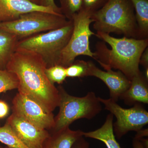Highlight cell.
Returning a JSON list of instances; mask_svg holds the SVG:
<instances>
[{
  "mask_svg": "<svg viewBox=\"0 0 148 148\" xmlns=\"http://www.w3.org/2000/svg\"><path fill=\"white\" fill-rule=\"evenodd\" d=\"M29 1H32V2L34 3L35 4L40 5L41 3L42 0H29Z\"/></svg>",
  "mask_w": 148,
  "mask_h": 148,
  "instance_id": "cell-30",
  "label": "cell"
},
{
  "mask_svg": "<svg viewBox=\"0 0 148 148\" xmlns=\"http://www.w3.org/2000/svg\"><path fill=\"white\" fill-rule=\"evenodd\" d=\"M40 5L45 7L51 8L53 9V10L57 13L62 14L60 8L58 7L56 5L54 0H42L41 3Z\"/></svg>",
  "mask_w": 148,
  "mask_h": 148,
  "instance_id": "cell-24",
  "label": "cell"
},
{
  "mask_svg": "<svg viewBox=\"0 0 148 148\" xmlns=\"http://www.w3.org/2000/svg\"><path fill=\"white\" fill-rule=\"evenodd\" d=\"M15 35L0 31V69L6 70V66L15 51L18 41Z\"/></svg>",
  "mask_w": 148,
  "mask_h": 148,
  "instance_id": "cell-16",
  "label": "cell"
},
{
  "mask_svg": "<svg viewBox=\"0 0 148 148\" xmlns=\"http://www.w3.org/2000/svg\"><path fill=\"white\" fill-rule=\"evenodd\" d=\"M73 29V21L70 20L68 24L59 29L20 40L16 49L36 53L42 58L47 68L59 65L61 53L69 42Z\"/></svg>",
  "mask_w": 148,
  "mask_h": 148,
  "instance_id": "cell-4",
  "label": "cell"
},
{
  "mask_svg": "<svg viewBox=\"0 0 148 148\" xmlns=\"http://www.w3.org/2000/svg\"><path fill=\"white\" fill-rule=\"evenodd\" d=\"M0 142L10 148H29L19 140L6 123L0 127Z\"/></svg>",
  "mask_w": 148,
  "mask_h": 148,
  "instance_id": "cell-18",
  "label": "cell"
},
{
  "mask_svg": "<svg viewBox=\"0 0 148 148\" xmlns=\"http://www.w3.org/2000/svg\"><path fill=\"white\" fill-rule=\"evenodd\" d=\"M140 64L146 69H148V49L146 48L141 56L140 60Z\"/></svg>",
  "mask_w": 148,
  "mask_h": 148,
  "instance_id": "cell-27",
  "label": "cell"
},
{
  "mask_svg": "<svg viewBox=\"0 0 148 148\" xmlns=\"http://www.w3.org/2000/svg\"><path fill=\"white\" fill-rule=\"evenodd\" d=\"M35 11L62 14L51 8L39 5L29 0H0V23L15 21L22 14Z\"/></svg>",
  "mask_w": 148,
  "mask_h": 148,
  "instance_id": "cell-12",
  "label": "cell"
},
{
  "mask_svg": "<svg viewBox=\"0 0 148 148\" xmlns=\"http://www.w3.org/2000/svg\"><path fill=\"white\" fill-rule=\"evenodd\" d=\"M87 76L96 77L105 83L110 90V98L116 102L130 84V81L120 71H103L90 61L88 62Z\"/></svg>",
  "mask_w": 148,
  "mask_h": 148,
  "instance_id": "cell-11",
  "label": "cell"
},
{
  "mask_svg": "<svg viewBox=\"0 0 148 148\" xmlns=\"http://www.w3.org/2000/svg\"><path fill=\"white\" fill-rule=\"evenodd\" d=\"M98 98L105 106V109L116 118V121L113 123V130L118 139H120L129 131L138 132L148 124V112L140 103H135L132 108L125 109L110 98Z\"/></svg>",
  "mask_w": 148,
  "mask_h": 148,
  "instance_id": "cell-8",
  "label": "cell"
},
{
  "mask_svg": "<svg viewBox=\"0 0 148 148\" xmlns=\"http://www.w3.org/2000/svg\"><path fill=\"white\" fill-rule=\"evenodd\" d=\"M61 13L68 20H71L75 14L81 10L82 0H60Z\"/></svg>",
  "mask_w": 148,
  "mask_h": 148,
  "instance_id": "cell-20",
  "label": "cell"
},
{
  "mask_svg": "<svg viewBox=\"0 0 148 148\" xmlns=\"http://www.w3.org/2000/svg\"><path fill=\"white\" fill-rule=\"evenodd\" d=\"M58 89L60 97L59 110L54 117L52 132L69 127L77 120L92 119L102 110L101 103L94 92H89L84 97H78L69 94L62 86H58Z\"/></svg>",
  "mask_w": 148,
  "mask_h": 148,
  "instance_id": "cell-5",
  "label": "cell"
},
{
  "mask_svg": "<svg viewBox=\"0 0 148 148\" xmlns=\"http://www.w3.org/2000/svg\"><path fill=\"white\" fill-rule=\"evenodd\" d=\"M96 36L110 46L109 49L101 45L94 58L106 70L114 69L131 79L140 73V58L147 47V39H137L127 37L116 38L109 34L97 32Z\"/></svg>",
  "mask_w": 148,
  "mask_h": 148,
  "instance_id": "cell-2",
  "label": "cell"
},
{
  "mask_svg": "<svg viewBox=\"0 0 148 148\" xmlns=\"http://www.w3.org/2000/svg\"><path fill=\"white\" fill-rule=\"evenodd\" d=\"M93 28L97 32L113 33L128 37L139 36L134 8L130 0H108L92 14Z\"/></svg>",
  "mask_w": 148,
  "mask_h": 148,
  "instance_id": "cell-3",
  "label": "cell"
},
{
  "mask_svg": "<svg viewBox=\"0 0 148 148\" xmlns=\"http://www.w3.org/2000/svg\"><path fill=\"white\" fill-rule=\"evenodd\" d=\"M88 62L82 60L74 61L71 66L66 68L67 77H83L87 76Z\"/></svg>",
  "mask_w": 148,
  "mask_h": 148,
  "instance_id": "cell-21",
  "label": "cell"
},
{
  "mask_svg": "<svg viewBox=\"0 0 148 148\" xmlns=\"http://www.w3.org/2000/svg\"><path fill=\"white\" fill-rule=\"evenodd\" d=\"M113 119L114 116L112 114H109L101 127L94 131L84 132V137L101 141L107 148H121L114 134Z\"/></svg>",
  "mask_w": 148,
  "mask_h": 148,
  "instance_id": "cell-15",
  "label": "cell"
},
{
  "mask_svg": "<svg viewBox=\"0 0 148 148\" xmlns=\"http://www.w3.org/2000/svg\"><path fill=\"white\" fill-rule=\"evenodd\" d=\"M69 20L63 14L35 11L21 15L17 20L0 23V31L15 35L18 40L43 32L59 29Z\"/></svg>",
  "mask_w": 148,
  "mask_h": 148,
  "instance_id": "cell-6",
  "label": "cell"
},
{
  "mask_svg": "<svg viewBox=\"0 0 148 148\" xmlns=\"http://www.w3.org/2000/svg\"><path fill=\"white\" fill-rule=\"evenodd\" d=\"M108 0H82V9L93 13L102 8Z\"/></svg>",
  "mask_w": 148,
  "mask_h": 148,
  "instance_id": "cell-23",
  "label": "cell"
},
{
  "mask_svg": "<svg viewBox=\"0 0 148 148\" xmlns=\"http://www.w3.org/2000/svg\"><path fill=\"white\" fill-rule=\"evenodd\" d=\"M133 148H145L143 143L140 140L134 138L132 141Z\"/></svg>",
  "mask_w": 148,
  "mask_h": 148,
  "instance_id": "cell-29",
  "label": "cell"
},
{
  "mask_svg": "<svg viewBox=\"0 0 148 148\" xmlns=\"http://www.w3.org/2000/svg\"><path fill=\"white\" fill-rule=\"evenodd\" d=\"M12 113L42 129L52 130L54 125V115L39 103L18 92L12 100Z\"/></svg>",
  "mask_w": 148,
  "mask_h": 148,
  "instance_id": "cell-9",
  "label": "cell"
},
{
  "mask_svg": "<svg viewBox=\"0 0 148 148\" xmlns=\"http://www.w3.org/2000/svg\"><path fill=\"white\" fill-rule=\"evenodd\" d=\"M6 123L29 148H42L44 143L50 134L47 130L40 128L13 113Z\"/></svg>",
  "mask_w": 148,
  "mask_h": 148,
  "instance_id": "cell-10",
  "label": "cell"
},
{
  "mask_svg": "<svg viewBox=\"0 0 148 148\" xmlns=\"http://www.w3.org/2000/svg\"><path fill=\"white\" fill-rule=\"evenodd\" d=\"M0 148H10L8 147H0Z\"/></svg>",
  "mask_w": 148,
  "mask_h": 148,
  "instance_id": "cell-31",
  "label": "cell"
},
{
  "mask_svg": "<svg viewBox=\"0 0 148 148\" xmlns=\"http://www.w3.org/2000/svg\"><path fill=\"white\" fill-rule=\"evenodd\" d=\"M136 12L139 36H147L148 32V0H130Z\"/></svg>",
  "mask_w": 148,
  "mask_h": 148,
  "instance_id": "cell-17",
  "label": "cell"
},
{
  "mask_svg": "<svg viewBox=\"0 0 148 148\" xmlns=\"http://www.w3.org/2000/svg\"><path fill=\"white\" fill-rule=\"evenodd\" d=\"M89 144L82 136L74 143L71 148H89Z\"/></svg>",
  "mask_w": 148,
  "mask_h": 148,
  "instance_id": "cell-25",
  "label": "cell"
},
{
  "mask_svg": "<svg viewBox=\"0 0 148 148\" xmlns=\"http://www.w3.org/2000/svg\"><path fill=\"white\" fill-rule=\"evenodd\" d=\"M9 108L5 101H0V119L5 117L8 114Z\"/></svg>",
  "mask_w": 148,
  "mask_h": 148,
  "instance_id": "cell-26",
  "label": "cell"
},
{
  "mask_svg": "<svg viewBox=\"0 0 148 148\" xmlns=\"http://www.w3.org/2000/svg\"><path fill=\"white\" fill-rule=\"evenodd\" d=\"M47 66L36 53L15 49L6 69L18 79V92L37 102L46 110L53 112L60 103L58 88L51 83L45 73Z\"/></svg>",
  "mask_w": 148,
  "mask_h": 148,
  "instance_id": "cell-1",
  "label": "cell"
},
{
  "mask_svg": "<svg viewBox=\"0 0 148 148\" xmlns=\"http://www.w3.org/2000/svg\"><path fill=\"white\" fill-rule=\"evenodd\" d=\"M120 99L129 105L137 103L148 104V79L141 72L131 79L129 88Z\"/></svg>",
  "mask_w": 148,
  "mask_h": 148,
  "instance_id": "cell-13",
  "label": "cell"
},
{
  "mask_svg": "<svg viewBox=\"0 0 148 148\" xmlns=\"http://www.w3.org/2000/svg\"><path fill=\"white\" fill-rule=\"evenodd\" d=\"M45 73L48 79L53 84H62L67 77L66 68L59 65L47 68Z\"/></svg>",
  "mask_w": 148,
  "mask_h": 148,
  "instance_id": "cell-22",
  "label": "cell"
},
{
  "mask_svg": "<svg viewBox=\"0 0 148 148\" xmlns=\"http://www.w3.org/2000/svg\"><path fill=\"white\" fill-rule=\"evenodd\" d=\"M83 131L73 130L69 127L50 133L42 148H71L79 138L83 136Z\"/></svg>",
  "mask_w": 148,
  "mask_h": 148,
  "instance_id": "cell-14",
  "label": "cell"
},
{
  "mask_svg": "<svg viewBox=\"0 0 148 148\" xmlns=\"http://www.w3.org/2000/svg\"><path fill=\"white\" fill-rule=\"evenodd\" d=\"M92 12L82 9L73 16V33L68 44L61 53L59 65L67 68L73 63L75 59L81 55L94 58L95 53L90 50L89 39L95 34L90 28L94 22Z\"/></svg>",
  "mask_w": 148,
  "mask_h": 148,
  "instance_id": "cell-7",
  "label": "cell"
},
{
  "mask_svg": "<svg viewBox=\"0 0 148 148\" xmlns=\"http://www.w3.org/2000/svg\"><path fill=\"white\" fill-rule=\"evenodd\" d=\"M18 79L14 74L7 70L0 69V93L17 89Z\"/></svg>",
  "mask_w": 148,
  "mask_h": 148,
  "instance_id": "cell-19",
  "label": "cell"
},
{
  "mask_svg": "<svg viewBox=\"0 0 148 148\" xmlns=\"http://www.w3.org/2000/svg\"><path fill=\"white\" fill-rule=\"evenodd\" d=\"M148 135V129L140 130L137 132V134L135 135V139L140 140L145 137H147Z\"/></svg>",
  "mask_w": 148,
  "mask_h": 148,
  "instance_id": "cell-28",
  "label": "cell"
}]
</instances>
